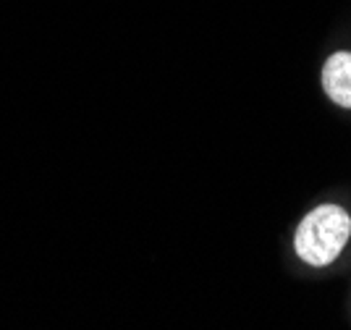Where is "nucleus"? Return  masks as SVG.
<instances>
[{
  "mask_svg": "<svg viewBox=\"0 0 351 330\" xmlns=\"http://www.w3.org/2000/svg\"><path fill=\"white\" fill-rule=\"evenodd\" d=\"M351 233V217L338 204H322L312 210L296 228V255L307 265H330L343 252Z\"/></svg>",
  "mask_w": 351,
  "mask_h": 330,
  "instance_id": "obj_1",
  "label": "nucleus"
},
{
  "mask_svg": "<svg viewBox=\"0 0 351 330\" xmlns=\"http://www.w3.org/2000/svg\"><path fill=\"white\" fill-rule=\"evenodd\" d=\"M322 86L336 105L351 108V53L341 50L328 58L322 66Z\"/></svg>",
  "mask_w": 351,
  "mask_h": 330,
  "instance_id": "obj_2",
  "label": "nucleus"
}]
</instances>
